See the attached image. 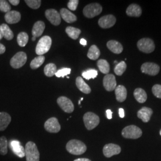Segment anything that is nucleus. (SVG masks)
<instances>
[{
  "label": "nucleus",
  "mask_w": 161,
  "mask_h": 161,
  "mask_svg": "<svg viewBox=\"0 0 161 161\" xmlns=\"http://www.w3.org/2000/svg\"><path fill=\"white\" fill-rule=\"evenodd\" d=\"M66 149L69 153L74 155H80L84 154L86 150L85 143L78 140H70L67 143Z\"/></svg>",
  "instance_id": "1"
},
{
  "label": "nucleus",
  "mask_w": 161,
  "mask_h": 161,
  "mask_svg": "<svg viewBox=\"0 0 161 161\" xmlns=\"http://www.w3.org/2000/svg\"><path fill=\"white\" fill-rule=\"evenodd\" d=\"M25 149L26 161H40V152L34 142H28L26 144Z\"/></svg>",
  "instance_id": "2"
},
{
  "label": "nucleus",
  "mask_w": 161,
  "mask_h": 161,
  "mask_svg": "<svg viewBox=\"0 0 161 161\" xmlns=\"http://www.w3.org/2000/svg\"><path fill=\"white\" fill-rule=\"evenodd\" d=\"M52 38L49 36H44L41 38L38 41L36 48L35 52L39 56H42L48 52L52 46Z\"/></svg>",
  "instance_id": "3"
},
{
  "label": "nucleus",
  "mask_w": 161,
  "mask_h": 161,
  "mask_svg": "<svg viewBox=\"0 0 161 161\" xmlns=\"http://www.w3.org/2000/svg\"><path fill=\"white\" fill-rule=\"evenodd\" d=\"M83 121L86 129L88 130H92L97 127L100 123V118L98 116L94 113L88 112L84 115Z\"/></svg>",
  "instance_id": "4"
},
{
  "label": "nucleus",
  "mask_w": 161,
  "mask_h": 161,
  "mask_svg": "<svg viewBox=\"0 0 161 161\" xmlns=\"http://www.w3.org/2000/svg\"><path fill=\"white\" fill-rule=\"evenodd\" d=\"M122 136L125 138L137 139L142 136V131L136 125H129L122 130Z\"/></svg>",
  "instance_id": "5"
},
{
  "label": "nucleus",
  "mask_w": 161,
  "mask_h": 161,
  "mask_svg": "<svg viewBox=\"0 0 161 161\" xmlns=\"http://www.w3.org/2000/svg\"><path fill=\"white\" fill-rule=\"evenodd\" d=\"M102 10V7L98 3H92L84 8L83 14L87 18H93L99 15Z\"/></svg>",
  "instance_id": "6"
},
{
  "label": "nucleus",
  "mask_w": 161,
  "mask_h": 161,
  "mask_svg": "<svg viewBox=\"0 0 161 161\" xmlns=\"http://www.w3.org/2000/svg\"><path fill=\"white\" fill-rule=\"evenodd\" d=\"M137 47L140 51L144 53H151L155 50V45L152 39L144 38L138 41Z\"/></svg>",
  "instance_id": "7"
},
{
  "label": "nucleus",
  "mask_w": 161,
  "mask_h": 161,
  "mask_svg": "<svg viewBox=\"0 0 161 161\" xmlns=\"http://www.w3.org/2000/svg\"><path fill=\"white\" fill-rule=\"evenodd\" d=\"M26 61V54L25 52H18L11 58L10 65L14 69H19L25 64Z\"/></svg>",
  "instance_id": "8"
},
{
  "label": "nucleus",
  "mask_w": 161,
  "mask_h": 161,
  "mask_svg": "<svg viewBox=\"0 0 161 161\" xmlns=\"http://www.w3.org/2000/svg\"><path fill=\"white\" fill-rule=\"evenodd\" d=\"M57 103L59 107L66 113L70 114L74 110V105L72 102L66 97H59L57 100Z\"/></svg>",
  "instance_id": "9"
},
{
  "label": "nucleus",
  "mask_w": 161,
  "mask_h": 161,
  "mask_svg": "<svg viewBox=\"0 0 161 161\" xmlns=\"http://www.w3.org/2000/svg\"><path fill=\"white\" fill-rule=\"evenodd\" d=\"M44 128L47 132L58 133L60 131L61 126L58 122V118L52 117L46 121L44 124Z\"/></svg>",
  "instance_id": "10"
},
{
  "label": "nucleus",
  "mask_w": 161,
  "mask_h": 161,
  "mask_svg": "<svg viewBox=\"0 0 161 161\" xmlns=\"http://www.w3.org/2000/svg\"><path fill=\"white\" fill-rule=\"evenodd\" d=\"M141 70L143 73L146 74L155 76L159 74L160 67L158 64L155 63L146 62L142 65Z\"/></svg>",
  "instance_id": "11"
},
{
  "label": "nucleus",
  "mask_w": 161,
  "mask_h": 161,
  "mask_svg": "<svg viewBox=\"0 0 161 161\" xmlns=\"http://www.w3.org/2000/svg\"><path fill=\"white\" fill-rule=\"evenodd\" d=\"M121 148L119 146L114 143L106 144L103 149V153L105 157L110 158L121 153Z\"/></svg>",
  "instance_id": "12"
},
{
  "label": "nucleus",
  "mask_w": 161,
  "mask_h": 161,
  "mask_svg": "<svg viewBox=\"0 0 161 161\" xmlns=\"http://www.w3.org/2000/svg\"><path fill=\"white\" fill-rule=\"evenodd\" d=\"M47 19L53 25L58 26L61 23V16L58 12L55 9H48L45 12Z\"/></svg>",
  "instance_id": "13"
},
{
  "label": "nucleus",
  "mask_w": 161,
  "mask_h": 161,
  "mask_svg": "<svg viewBox=\"0 0 161 161\" xmlns=\"http://www.w3.org/2000/svg\"><path fill=\"white\" fill-rule=\"evenodd\" d=\"M116 19L114 15L108 14L100 18L98 23L102 28L108 29L114 26L116 23Z\"/></svg>",
  "instance_id": "14"
},
{
  "label": "nucleus",
  "mask_w": 161,
  "mask_h": 161,
  "mask_svg": "<svg viewBox=\"0 0 161 161\" xmlns=\"http://www.w3.org/2000/svg\"><path fill=\"white\" fill-rule=\"evenodd\" d=\"M103 86L106 91L112 92L116 88V80L113 74H107L104 76Z\"/></svg>",
  "instance_id": "15"
},
{
  "label": "nucleus",
  "mask_w": 161,
  "mask_h": 161,
  "mask_svg": "<svg viewBox=\"0 0 161 161\" xmlns=\"http://www.w3.org/2000/svg\"><path fill=\"white\" fill-rule=\"evenodd\" d=\"M10 147L14 153L22 158L25 156V149L18 140H13L10 143Z\"/></svg>",
  "instance_id": "16"
},
{
  "label": "nucleus",
  "mask_w": 161,
  "mask_h": 161,
  "mask_svg": "<svg viewBox=\"0 0 161 161\" xmlns=\"http://www.w3.org/2000/svg\"><path fill=\"white\" fill-rule=\"evenodd\" d=\"M5 20L6 22L9 24H14L17 23L21 19L20 13L17 11H10L7 13L5 14Z\"/></svg>",
  "instance_id": "17"
},
{
  "label": "nucleus",
  "mask_w": 161,
  "mask_h": 161,
  "mask_svg": "<svg viewBox=\"0 0 161 161\" xmlns=\"http://www.w3.org/2000/svg\"><path fill=\"white\" fill-rule=\"evenodd\" d=\"M153 114V110L152 109L147 107H143L139 110L137 112L138 118L142 119L144 122H148Z\"/></svg>",
  "instance_id": "18"
},
{
  "label": "nucleus",
  "mask_w": 161,
  "mask_h": 161,
  "mask_svg": "<svg viewBox=\"0 0 161 161\" xmlns=\"http://www.w3.org/2000/svg\"><path fill=\"white\" fill-rule=\"evenodd\" d=\"M12 121L11 116L8 113L0 112V131H4Z\"/></svg>",
  "instance_id": "19"
},
{
  "label": "nucleus",
  "mask_w": 161,
  "mask_h": 161,
  "mask_svg": "<svg viewBox=\"0 0 161 161\" xmlns=\"http://www.w3.org/2000/svg\"><path fill=\"white\" fill-rule=\"evenodd\" d=\"M61 17L67 23H73L77 20V17L74 14L66 8H62L60 11Z\"/></svg>",
  "instance_id": "20"
},
{
  "label": "nucleus",
  "mask_w": 161,
  "mask_h": 161,
  "mask_svg": "<svg viewBox=\"0 0 161 161\" xmlns=\"http://www.w3.org/2000/svg\"><path fill=\"white\" fill-rule=\"evenodd\" d=\"M126 13L130 17H140L142 15V10L140 6L136 4H132L128 7Z\"/></svg>",
  "instance_id": "21"
},
{
  "label": "nucleus",
  "mask_w": 161,
  "mask_h": 161,
  "mask_svg": "<svg viewBox=\"0 0 161 161\" xmlns=\"http://www.w3.org/2000/svg\"><path fill=\"white\" fill-rule=\"evenodd\" d=\"M115 96L116 100L119 102H124L127 96V91L126 88L123 86H118L115 88Z\"/></svg>",
  "instance_id": "22"
},
{
  "label": "nucleus",
  "mask_w": 161,
  "mask_h": 161,
  "mask_svg": "<svg viewBox=\"0 0 161 161\" xmlns=\"http://www.w3.org/2000/svg\"><path fill=\"white\" fill-rule=\"evenodd\" d=\"M46 28L45 23L42 21H38L35 23L32 30V34L34 37H39L43 34Z\"/></svg>",
  "instance_id": "23"
},
{
  "label": "nucleus",
  "mask_w": 161,
  "mask_h": 161,
  "mask_svg": "<svg viewBox=\"0 0 161 161\" xmlns=\"http://www.w3.org/2000/svg\"><path fill=\"white\" fill-rule=\"evenodd\" d=\"M107 47L109 50L115 54H120L123 51V46L117 41H109L107 42Z\"/></svg>",
  "instance_id": "24"
},
{
  "label": "nucleus",
  "mask_w": 161,
  "mask_h": 161,
  "mask_svg": "<svg viewBox=\"0 0 161 161\" xmlns=\"http://www.w3.org/2000/svg\"><path fill=\"white\" fill-rule=\"evenodd\" d=\"M76 86L81 92L86 94H90L92 92L90 86L86 84V82L80 76L77 77L76 79Z\"/></svg>",
  "instance_id": "25"
},
{
  "label": "nucleus",
  "mask_w": 161,
  "mask_h": 161,
  "mask_svg": "<svg viewBox=\"0 0 161 161\" xmlns=\"http://www.w3.org/2000/svg\"><path fill=\"white\" fill-rule=\"evenodd\" d=\"M134 96L136 100L140 103H143L147 98V96L143 89L137 88L134 92Z\"/></svg>",
  "instance_id": "26"
},
{
  "label": "nucleus",
  "mask_w": 161,
  "mask_h": 161,
  "mask_svg": "<svg viewBox=\"0 0 161 161\" xmlns=\"http://www.w3.org/2000/svg\"><path fill=\"white\" fill-rule=\"evenodd\" d=\"M1 29L3 37L7 40H12L14 37V34L9 26L7 24L3 23L1 25Z\"/></svg>",
  "instance_id": "27"
},
{
  "label": "nucleus",
  "mask_w": 161,
  "mask_h": 161,
  "mask_svg": "<svg viewBox=\"0 0 161 161\" xmlns=\"http://www.w3.org/2000/svg\"><path fill=\"white\" fill-rule=\"evenodd\" d=\"M100 56V52L97 47L96 45H92L90 47L87 53V57L90 59L95 60L98 58Z\"/></svg>",
  "instance_id": "28"
},
{
  "label": "nucleus",
  "mask_w": 161,
  "mask_h": 161,
  "mask_svg": "<svg viewBox=\"0 0 161 161\" xmlns=\"http://www.w3.org/2000/svg\"><path fill=\"white\" fill-rule=\"evenodd\" d=\"M66 32L72 39L77 40L81 33V31L78 28H76L72 26H68L66 28Z\"/></svg>",
  "instance_id": "29"
},
{
  "label": "nucleus",
  "mask_w": 161,
  "mask_h": 161,
  "mask_svg": "<svg viewBox=\"0 0 161 161\" xmlns=\"http://www.w3.org/2000/svg\"><path fill=\"white\" fill-rule=\"evenodd\" d=\"M97 66L100 71L104 74H108L110 71V66L107 60L100 59L98 60Z\"/></svg>",
  "instance_id": "30"
},
{
  "label": "nucleus",
  "mask_w": 161,
  "mask_h": 161,
  "mask_svg": "<svg viewBox=\"0 0 161 161\" xmlns=\"http://www.w3.org/2000/svg\"><path fill=\"white\" fill-rule=\"evenodd\" d=\"M29 40V36L25 32H20L17 37V44L20 47H25Z\"/></svg>",
  "instance_id": "31"
},
{
  "label": "nucleus",
  "mask_w": 161,
  "mask_h": 161,
  "mask_svg": "<svg viewBox=\"0 0 161 161\" xmlns=\"http://www.w3.org/2000/svg\"><path fill=\"white\" fill-rule=\"evenodd\" d=\"M44 72L45 75L48 77H52L55 75L57 72V67L54 64H48L45 66Z\"/></svg>",
  "instance_id": "32"
},
{
  "label": "nucleus",
  "mask_w": 161,
  "mask_h": 161,
  "mask_svg": "<svg viewBox=\"0 0 161 161\" xmlns=\"http://www.w3.org/2000/svg\"><path fill=\"white\" fill-rule=\"evenodd\" d=\"M45 61V57L44 56H39L34 58L30 64L31 69H36L40 68L41 66L44 64Z\"/></svg>",
  "instance_id": "33"
},
{
  "label": "nucleus",
  "mask_w": 161,
  "mask_h": 161,
  "mask_svg": "<svg viewBox=\"0 0 161 161\" xmlns=\"http://www.w3.org/2000/svg\"><path fill=\"white\" fill-rule=\"evenodd\" d=\"M8 143L7 140L5 136L0 137V155L4 156L8 152Z\"/></svg>",
  "instance_id": "34"
},
{
  "label": "nucleus",
  "mask_w": 161,
  "mask_h": 161,
  "mask_svg": "<svg viewBox=\"0 0 161 161\" xmlns=\"http://www.w3.org/2000/svg\"><path fill=\"white\" fill-rule=\"evenodd\" d=\"M126 69H127V64H125V62L122 61L116 65L114 69V72L116 75L121 76L124 73Z\"/></svg>",
  "instance_id": "35"
},
{
  "label": "nucleus",
  "mask_w": 161,
  "mask_h": 161,
  "mask_svg": "<svg viewBox=\"0 0 161 161\" xmlns=\"http://www.w3.org/2000/svg\"><path fill=\"white\" fill-rule=\"evenodd\" d=\"M98 75V72L95 69H89L86 71L82 72V76L87 80L90 79H94L97 77Z\"/></svg>",
  "instance_id": "36"
},
{
  "label": "nucleus",
  "mask_w": 161,
  "mask_h": 161,
  "mask_svg": "<svg viewBox=\"0 0 161 161\" xmlns=\"http://www.w3.org/2000/svg\"><path fill=\"white\" fill-rule=\"evenodd\" d=\"M25 2L32 9L39 8L41 4V1L40 0H25Z\"/></svg>",
  "instance_id": "37"
},
{
  "label": "nucleus",
  "mask_w": 161,
  "mask_h": 161,
  "mask_svg": "<svg viewBox=\"0 0 161 161\" xmlns=\"http://www.w3.org/2000/svg\"><path fill=\"white\" fill-rule=\"evenodd\" d=\"M0 11L4 13H8L11 11V6L5 0H0Z\"/></svg>",
  "instance_id": "38"
},
{
  "label": "nucleus",
  "mask_w": 161,
  "mask_h": 161,
  "mask_svg": "<svg viewBox=\"0 0 161 161\" xmlns=\"http://www.w3.org/2000/svg\"><path fill=\"white\" fill-rule=\"evenodd\" d=\"M70 72H71V69L70 68H63L58 70L55 75L58 78H60V77L64 78V76L70 74Z\"/></svg>",
  "instance_id": "39"
},
{
  "label": "nucleus",
  "mask_w": 161,
  "mask_h": 161,
  "mask_svg": "<svg viewBox=\"0 0 161 161\" xmlns=\"http://www.w3.org/2000/svg\"><path fill=\"white\" fill-rule=\"evenodd\" d=\"M152 92L155 97L161 98V85H155L152 87Z\"/></svg>",
  "instance_id": "40"
},
{
  "label": "nucleus",
  "mask_w": 161,
  "mask_h": 161,
  "mask_svg": "<svg viewBox=\"0 0 161 161\" xmlns=\"http://www.w3.org/2000/svg\"><path fill=\"white\" fill-rule=\"evenodd\" d=\"M78 4H79L78 0H70L69 3H68V7L69 8V10L75 11L77 8Z\"/></svg>",
  "instance_id": "41"
},
{
  "label": "nucleus",
  "mask_w": 161,
  "mask_h": 161,
  "mask_svg": "<svg viewBox=\"0 0 161 161\" xmlns=\"http://www.w3.org/2000/svg\"><path fill=\"white\" fill-rule=\"evenodd\" d=\"M106 116L109 119H111L112 118V112L111 110L108 109L106 110Z\"/></svg>",
  "instance_id": "42"
},
{
  "label": "nucleus",
  "mask_w": 161,
  "mask_h": 161,
  "mask_svg": "<svg viewBox=\"0 0 161 161\" xmlns=\"http://www.w3.org/2000/svg\"><path fill=\"white\" fill-rule=\"evenodd\" d=\"M6 52V47L0 43V54L4 53Z\"/></svg>",
  "instance_id": "43"
},
{
  "label": "nucleus",
  "mask_w": 161,
  "mask_h": 161,
  "mask_svg": "<svg viewBox=\"0 0 161 161\" xmlns=\"http://www.w3.org/2000/svg\"><path fill=\"white\" fill-rule=\"evenodd\" d=\"M9 3H10L12 5L16 6H17L20 3V1L19 0H10Z\"/></svg>",
  "instance_id": "44"
},
{
  "label": "nucleus",
  "mask_w": 161,
  "mask_h": 161,
  "mask_svg": "<svg viewBox=\"0 0 161 161\" xmlns=\"http://www.w3.org/2000/svg\"><path fill=\"white\" fill-rule=\"evenodd\" d=\"M119 116H120V118H124V116H125L124 110L122 108H120L119 109Z\"/></svg>",
  "instance_id": "45"
},
{
  "label": "nucleus",
  "mask_w": 161,
  "mask_h": 161,
  "mask_svg": "<svg viewBox=\"0 0 161 161\" xmlns=\"http://www.w3.org/2000/svg\"><path fill=\"white\" fill-rule=\"evenodd\" d=\"M80 44L84 46H86V41L85 39L82 38V39H80Z\"/></svg>",
  "instance_id": "46"
},
{
  "label": "nucleus",
  "mask_w": 161,
  "mask_h": 161,
  "mask_svg": "<svg viewBox=\"0 0 161 161\" xmlns=\"http://www.w3.org/2000/svg\"><path fill=\"white\" fill-rule=\"evenodd\" d=\"M74 161H92L91 160H90L89 159H87V158H78V159H76Z\"/></svg>",
  "instance_id": "47"
},
{
  "label": "nucleus",
  "mask_w": 161,
  "mask_h": 161,
  "mask_svg": "<svg viewBox=\"0 0 161 161\" xmlns=\"http://www.w3.org/2000/svg\"><path fill=\"white\" fill-rule=\"evenodd\" d=\"M3 34H2V31H1V26H0V40H1L3 38Z\"/></svg>",
  "instance_id": "48"
},
{
  "label": "nucleus",
  "mask_w": 161,
  "mask_h": 161,
  "mask_svg": "<svg viewBox=\"0 0 161 161\" xmlns=\"http://www.w3.org/2000/svg\"><path fill=\"white\" fill-rule=\"evenodd\" d=\"M35 40H36V38H35V37H34V36H33V37L32 38V40L33 41H35Z\"/></svg>",
  "instance_id": "49"
},
{
  "label": "nucleus",
  "mask_w": 161,
  "mask_h": 161,
  "mask_svg": "<svg viewBox=\"0 0 161 161\" xmlns=\"http://www.w3.org/2000/svg\"><path fill=\"white\" fill-rule=\"evenodd\" d=\"M83 99H84V98H83V97L81 98H80V102H81V101H82V100H83Z\"/></svg>",
  "instance_id": "50"
},
{
  "label": "nucleus",
  "mask_w": 161,
  "mask_h": 161,
  "mask_svg": "<svg viewBox=\"0 0 161 161\" xmlns=\"http://www.w3.org/2000/svg\"><path fill=\"white\" fill-rule=\"evenodd\" d=\"M159 134H160V135H161V131H160V132H159Z\"/></svg>",
  "instance_id": "51"
}]
</instances>
